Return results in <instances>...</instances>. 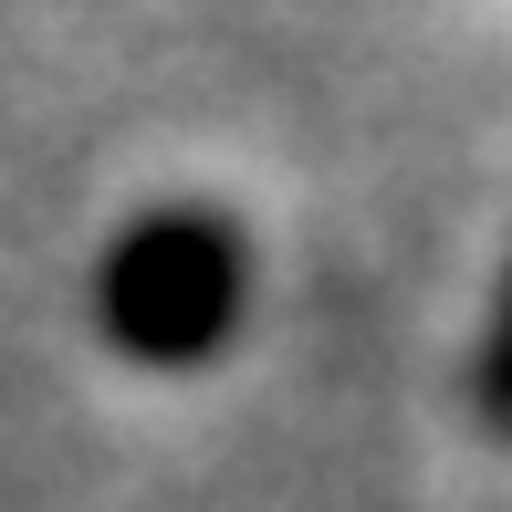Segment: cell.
Instances as JSON below:
<instances>
[{
  "label": "cell",
  "instance_id": "cell-1",
  "mask_svg": "<svg viewBox=\"0 0 512 512\" xmlns=\"http://www.w3.org/2000/svg\"><path fill=\"white\" fill-rule=\"evenodd\" d=\"M251 314V241L209 199H157L136 209L95 262V335L147 377L209 366Z\"/></svg>",
  "mask_w": 512,
  "mask_h": 512
},
{
  "label": "cell",
  "instance_id": "cell-2",
  "mask_svg": "<svg viewBox=\"0 0 512 512\" xmlns=\"http://www.w3.org/2000/svg\"><path fill=\"white\" fill-rule=\"evenodd\" d=\"M471 408L512 439V262H502V293H492V324H481V356H471Z\"/></svg>",
  "mask_w": 512,
  "mask_h": 512
}]
</instances>
